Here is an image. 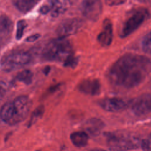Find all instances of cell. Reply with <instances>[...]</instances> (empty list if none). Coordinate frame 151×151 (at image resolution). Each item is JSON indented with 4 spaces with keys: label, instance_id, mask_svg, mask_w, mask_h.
Listing matches in <instances>:
<instances>
[{
    "label": "cell",
    "instance_id": "cell-6",
    "mask_svg": "<svg viewBox=\"0 0 151 151\" xmlns=\"http://www.w3.org/2000/svg\"><path fill=\"white\" fill-rule=\"evenodd\" d=\"M149 15V11L146 8H140L136 9L123 23L120 36L125 38L132 34L145 22Z\"/></svg>",
    "mask_w": 151,
    "mask_h": 151
},
{
    "label": "cell",
    "instance_id": "cell-18",
    "mask_svg": "<svg viewBox=\"0 0 151 151\" xmlns=\"http://www.w3.org/2000/svg\"><path fill=\"white\" fill-rule=\"evenodd\" d=\"M33 73L29 70H24L19 72L15 76V80L22 82L27 85L30 84L32 82Z\"/></svg>",
    "mask_w": 151,
    "mask_h": 151
},
{
    "label": "cell",
    "instance_id": "cell-16",
    "mask_svg": "<svg viewBox=\"0 0 151 151\" xmlns=\"http://www.w3.org/2000/svg\"><path fill=\"white\" fill-rule=\"evenodd\" d=\"M70 139L72 143L76 147H82L86 146L88 142V134L83 131L75 132L71 134Z\"/></svg>",
    "mask_w": 151,
    "mask_h": 151
},
{
    "label": "cell",
    "instance_id": "cell-23",
    "mask_svg": "<svg viewBox=\"0 0 151 151\" xmlns=\"http://www.w3.org/2000/svg\"><path fill=\"white\" fill-rule=\"evenodd\" d=\"M8 90L7 84L4 81L0 80V103L5 96Z\"/></svg>",
    "mask_w": 151,
    "mask_h": 151
},
{
    "label": "cell",
    "instance_id": "cell-10",
    "mask_svg": "<svg viewBox=\"0 0 151 151\" xmlns=\"http://www.w3.org/2000/svg\"><path fill=\"white\" fill-rule=\"evenodd\" d=\"M13 22L5 15H0V47L6 45L10 41L13 31Z\"/></svg>",
    "mask_w": 151,
    "mask_h": 151
},
{
    "label": "cell",
    "instance_id": "cell-19",
    "mask_svg": "<svg viewBox=\"0 0 151 151\" xmlns=\"http://www.w3.org/2000/svg\"><path fill=\"white\" fill-rule=\"evenodd\" d=\"M44 108L43 106H40L37 107L33 111L31 119L29 122V125L31 126L35 123L39 119H40L44 113Z\"/></svg>",
    "mask_w": 151,
    "mask_h": 151
},
{
    "label": "cell",
    "instance_id": "cell-9",
    "mask_svg": "<svg viewBox=\"0 0 151 151\" xmlns=\"http://www.w3.org/2000/svg\"><path fill=\"white\" fill-rule=\"evenodd\" d=\"M83 15L90 20L97 19L102 11V4L100 1H84L81 5Z\"/></svg>",
    "mask_w": 151,
    "mask_h": 151
},
{
    "label": "cell",
    "instance_id": "cell-1",
    "mask_svg": "<svg viewBox=\"0 0 151 151\" xmlns=\"http://www.w3.org/2000/svg\"><path fill=\"white\" fill-rule=\"evenodd\" d=\"M151 72V60L137 54H126L117 60L109 70L110 83L118 87L131 88L142 83Z\"/></svg>",
    "mask_w": 151,
    "mask_h": 151
},
{
    "label": "cell",
    "instance_id": "cell-25",
    "mask_svg": "<svg viewBox=\"0 0 151 151\" xmlns=\"http://www.w3.org/2000/svg\"><path fill=\"white\" fill-rule=\"evenodd\" d=\"M107 2L110 5H119V4H122L124 3V1H108Z\"/></svg>",
    "mask_w": 151,
    "mask_h": 151
},
{
    "label": "cell",
    "instance_id": "cell-20",
    "mask_svg": "<svg viewBox=\"0 0 151 151\" xmlns=\"http://www.w3.org/2000/svg\"><path fill=\"white\" fill-rule=\"evenodd\" d=\"M142 47L146 53L151 55V31L143 37L142 41Z\"/></svg>",
    "mask_w": 151,
    "mask_h": 151
},
{
    "label": "cell",
    "instance_id": "cell-5",
    "mask_svg": "<svg viewBox=\"0 0 151 151\" xmlns=\"http://www.w3.org/2000/svg\"><path fill=\"white\" fill-rule=\"evenodd\" d=\"M32 60L31 54L26 51H18L9 54L0 61L1 69L10 72L22 68L28 64Z\"/></svg>",
    "mask_w": 151,
    "mask_h": 151
},
{
    "label": "cell",
    "instance_id": "cell-12",
    "mask_svg": "<svg viewBox=\"0 0 151 151\" xmlns=\"http://www.w3.org/2000/svg\"><path fill=\"white\" fill-rule=\"evenodd\" d=\"M78 89L86 94L97 95L100 92L101 84L99 81L96 78H87L79 83Z\"/></svg>",
    "mask_w": 151,
    "mask_h": 151
},
{
    "label": "cell",
    "instance_id": "cell-7",
    "mask_svg": "<svg viewBox=\"0 0 151 151\" xmlns=\"http://www.w3.org/2000/svg\"><path fill=\"white\" fill-rule=\"evenodd\" d=\"M131 111L137 116H145L151 113V94H142L129 103Z\"/></svg>",
    "mask_w": 151,
    "mask_h": 151
},
{
    "label": "cell",
    "instance_id": "cell-2",
    "mask_svg": "<svg viewBox=\"0 0 151 151\" xmlns=\"http://www.w3.org/2000/svg\"><path fill=\"white\" fill-rule=\"evenodd\" d=\"M73 48L66 38H57L49 41L43 48L41 56L48 61L63 62L65 65H73L76 62Z\"/></svg>",
    "mask_w": 151,
    "mask_h": 151
},
{
    "label": "cell",
    "instance_id": "cell-3",
    "mask_svg": "<svg viewBox=\"0 0 151 151\" xmlns=\"http://www.w3.org/2000/svg\"><path fill=\"white\" fill-rule=\"evenodd\" d=\"M32 106L31 99L21 95L5 103L0 109V119L6 124L15 125L27 117Z\"/></svg>",
    "mask_w": 151,
    "mask_h": 151
},
{
    "label": "cell",
    "instance_id": "cell-15",
    "mask_svg": "<svg viewBox=\"0 0 151 151\" xmlns=\"http://www.w3.org/2000/svg\"><path fill=\"white\" fill-rule=\"evenodd\" d=\"M104 127L103 122L98 119H91L87 120L85 124L84 128L91 135H98Z\"/></svg>",
    "mask_w": 151,
    "mask_h": 151
},
{
    "label": "cell",
    "instance_id": "cell-22",
    "mask_svg": "<svg viewBox=\"0 0 151 151\" xmlns=\"http://www.w3.org/2000/svg\"><path fill=\"white\" fill-rule=\"evenodd\" d=\"M140 146L143 151H151V134L147 138L142 140Z\"/></svg>",
    "mask_w": 151,
    "mask_h": 151
},
{
    "label": "cell",
    "instance_id": "cell-14",
    "mask_svg": "<svg viewBox=\"0 0 151 151\" xmlns=\"http://www.w3.org/2000/svg\"><path fill=\"white\" fill-rule=\"evenodd\" d=\"M50 7V13L52 17L56 18L63 14L68 8L69 2L65 1H48Z\"/></svg>",
    "mask_w": 151,
    "mask_h": 151
},
{
    "label": "cell",
    "instance_id": "cell-11",
    "mask_svg": "<svg viewBox=\"0 0 151 151\" xmlns=\"http://www.w3.org/2000/svg\"><path fill=\"white\" fill-rule=\"evenodd\" d=\"M100 106L109 112H118L123 110L129 106V103L118 97H109L101 100L99 102Z\"/></svg>",
    "mask_w": 151,
    "mask_h": 151
},
{
    "label": "cell",
    "instance_id": "cell-21",
    "mask_svg": "<svg viewBox=\"0 0 151 151\" xmlns=\"http://www.w3.org/2000/svg\"><path fill=\"white\" fill-rule=\"evenodd\" d=\"M27 26V23L24 19H20L17 23V29H16V39L19 40H21L24 35L25 29Z\"/></svg>",
    "mask_w": 151,
    "mask_h": 151
},
{
    "label": "cell",
    "instance_id": "cell-13",
    "mask_svg": "<svg viewBox=\"0 0 151 151\" xmlns=\"http://www.w3.org/2000/svg\"><path fill=\"white\" fill-rule=\"evenodd\" d=\"M113 36V25L109 19H105L103 22L101 32L97 35V41L103 47H107L112 42Z\"/></svg>",
    "mask_w": 151,
    "mask_h": 151
},
{
    "label": "cell",
    "instance_id": "cell-17",
    "mask_svg": "<svg viewBox=\"0 0 151 151\" xmlns=\"http://www.w3.org/2000/svg\"><path fill=\"white\" fill-rule=\"evenodd\" d=\"M14 5L21 12L27 13L30 11L38 3L35 0H15L12 1Z\"/></svg>",
    "mask_w": 151,
    "mask_h": 151
},
{
    "label": "cell",
    "instance_id": "cell-8",
    "mask_svg": "<svg viewBox=\"0 0 151 151\" xmlns=\"http://www.w3.org/2000/svg\"><path fill=\"white\" fill-rule=\"evenodd\" d=\"M83 22L78 18H70L63 21L57 28L58 38L67 37L76 33L82 27Z\"/></svg>",
    "mask_w": 151,
    "mask_h": 151
},
{
    "label": "cell",
    "instance_id": "cell-4",
    "mask_svg": "<svg viewBox=\"0 0 151 151\" xmlns=\"http://www.w3.org/2000/svg\"><path fill=\"white\" fill-rule=\"evenodd\" d=\"M142 141L130 134L113 132L107 134V143L111 151H127L141 146Z\"/></svg>",
    "mask_w": 151,
    "mask_h": 151
},
{
    "label": "cell",
    "instance_id": "cell-24",
    "mask_svg": "<svg viewBox=\"0 0 151 151\" xmlns=\"http://www.w3.org/2000/svg\"><path fill=\"white\" fill-rule=\"evenodd\" d=\"M40 37V34L38 33H36V34L31 35L30 36L26 38L25 41L27 42H34V41H36L37 40H38Z\"/></svg>",
    "mask_w": 151,
    "mask_h": 151
}]
</instances>
